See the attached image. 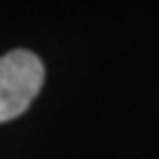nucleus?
Listing matches in <instances>:
<instances>
[{
    "mask_svg": "<svg viewBox=\"0 0 159 159\" xmlns=\"http://www.w3.org/2000/svg\"><path fill=\"white\" fill-rule=\"evenodd\" d=\"M44 82V64L35 53L16 49L0 57V124L20 117Z\"/></svg>",
    "mask_w": 159,
    "mask_h": 159,
    "instance_id": "nucleus-1",
    "label": "nucleus"
}]
</instances>
